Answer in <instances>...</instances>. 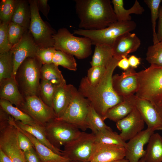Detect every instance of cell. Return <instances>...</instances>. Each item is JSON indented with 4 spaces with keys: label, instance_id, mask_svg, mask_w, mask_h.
I'll list each match as a JSON object with an SVG mask.
<instances>
[{
    "label": "cell",
    "instance_id": "obj_14",
    "mask_svg": "<svg viewBox=\"0 0 162 162\" xmlns=\"http://www.w3.org/2000/svg\"><path fill=\"white\" fill-rule=\"evenodd\" d=\"M130 67L121 74L112 76L113 89L119 96L124 97L135 94L138 87L137 72Z\"/></svg>",
    "mask_w": 162,
    "mask_h": 162
},
{
    "label": "cell",
    "instance_id": "obj_42",
    "mask_svg": "<svg viewBox=\"0 0 162 162\" xmlns=\"http://www.w3.org/2000/svg\"><path fill=\"white\" fill-rule=\"evenodd\" d=\"M56 50L54 47L46 48H40L36 57L43 64L52 63L53 58Z\"/></svg>",
    "mask_w": 162,
    "mask_h": 162
},
{
    "label": "cell",
    "instance_id": "obj_49",
    "mask_svg": "<svg viewBox=\"0 0 162 162\" xmlns=\"http://www.w3.org/2000/svg\"><path fill=\"white\" fill-rule=\"evenodd\" d=\"M157 36L158 41H162V16L159 15Z\"/></svg>",
    "mask_w": 162,
    "mask_h": 162
},
{
    "label": "cell",
    "instance_id": "obj_15",
    "mask_svg": "<svg viewBox=\"0 0 162 162\" xmlns=\"http://www.w3.org/2000/svg\"><path fill=\"white\" fill-rule=\"evenodd\" d=\"M145 123L136 107L126 116L117 122L116 126L121 131L120 136L126 142L143 130Z\"/></svg>",
    "mask_w": 162,
    "mask_h": 162
},
{
    "label": "cell",
    "instance_id": "obj_12",
    "mask_svg": "<svg viewBox=\"0 0 162 162\" xmlns=\"http://www.w3.org/2000/svg\"><path fill=\"white\" fill-rule=\"evenodd\" d=\"M0 149L12 162H26L24 153L19 145L16 129L11 124L0 130Z\"/></svg>",
    "mask_w": 162,
    "mask_h": 162
},
{
    "label": "cell",
    "instance_id": "obj_47",
    "mask_svg": "<svg viewBox=\"0 0 162 162\" xmlns=\"http://www.w3.org/2000/svg\"><path fill=\"white\" fill-rule=\"evenodd\" d=\"M117 66L124 71L127 70L130 67L128 59L127 57H123L119 60L117 64Z\"/></svg>",
    "mask_w": 162,
    "mask_h": 162
},
{
    "label": "cell",
    "instance_id": "obj_48",
    "mask_svg": "<svg viewBox=\"0 0 162 162\" xmlns=\"http://www.w3.org/2000/svg\"><path fill=\"white\" fill-rule=\"evenodd\" d=\"M130 67L136 68L140 63V59L134 55L130 56L128 59Z\"/></svg>",
    "mask_w": 162,
    "mask_h": 162
},
{
    "label": "cell",
    "instance_id": "obj_22",
    "mask_svg": "<svg viewBox=\"0 0 162 162\" xmlns=\"http://www.w3.org/2000/svg\"><path fill=\"white\" fill-rule=\"evenodd\" d=\"M0 98L9 101L19 109L21 107L24 98L19 90L15 77L0 81Z\"/></svg>",
    "mask_w": 162,
    "mask_h": 162
},
{
    "label": "cell",
    "instance_id": "obj_50",
    "mask_svg": "<svg viewBox=\"0 0 162 162\" xmlns=\"http://www.w3.org/2000/svg\"><path fill=\"white\" fill-rule=\"evenodd\" d=\"M0 162H12L10 158L0 149Z\"/></svg>",
    "mask_w": 162,
    "mask_h": 162
},
{
    "label": "cell",
    "instance_id": "obj_7",
    "mask_svg": "<svg viewBox=\"0 0 162 162\" xmlns=\"http://www.w3.org/2000/svg\"><path fill=\"white\" fill-rule=\"evenodd\" d=\"M31 10L28 30L40 48L54 47L53 36L56 32L49 24L44 21L39 14L36 0H28Z\"/></svg>",
    "mask_w": 162,
    "mask_h": 162
},
{
    "label": "cell",
    "instance_id": "obj_31",
    "mask_svg": "<svg viewBox=\"0 0 162 162\" xmlns=\"http://www.w3.org/2000/svg\"><path fill=\"white\" fill-rule=\"evenodd\" d=\"M95 136L96 143L117 145L125 148L127 146V143L119 134L113 131L110 127L103 130Z\"/></svg>",
    "mask_w": 162,
    "mask_h": 162
},
{
    "label": "cell",
    "instance_id": "obj_2",
    "mask_svg": "<svg viewBox=\"0 0 162 162\" xmlns=\"http://www.w3.org/2000/svg\"><path fill=\"white\" fill-rule=\"evenodd\" d=\"M79 27L88 30L106 28L117 22L110 0H75Z\"/></svg>",
    "mask_w": 162,
    "mask_h": 162
},
{
    "label": "cell",
    "instance_id": "obj_27",
    "mask_svg": "<svg viewBox=\"0 0 162 162\" xmlns=\"http://www.w3.org/2000/svg\"><path fill=\"white\" fill-rule=\"evenodd\" d=\"M15 121L16 124L20 128L30 134L39 141L55 153L62 155V150L54 147L47 140L45 134L44 126L39 124L29 125L24 124L19 121Z\"/></svg>",
    "mask_w": 162,
    "mask_h": 162
},
{
    "label": "cell",
    "instance_id": "obj_19",
    "mask_svg": "<svg viewBox=\"0 0 162 162\" xmlns=\"http://www.w3.org/2000/svg\"><path fill=\"white\" fill-rule=\"evenodd\" d=\"M140 44V40L135 34L124 33L116 39L112 46L113 57L120 60L136 51Z\"/></svg>",
    "mask_w": 162,
    "mask_h": 162
},
{
    "label": "cell",
    "instance_id": "obj_17",
    "mask_svg": "<svg viewBox=\"0 0 162 162\" xmlns=\"http://www.w3.org/2000/svg\"><path fill=\"white\" fill-rule=\"evenodd\" d=\"M123 146L95 142L90 162H110L125 158Z\"/></svg>",
    "mask_w": 162,
    "mask_h": 162
},
{
    "label": "cell",
    "instance_id": "obj_20",
    "mask_svg": "<svg viewBox=\"0 0 162 162\" xmlns=\"http://www.w3.org/2000/svg\"><path fill=\"white\" fill-rule=\"evenodd\" d=\"M136 97V107L147 124V128L154 131L162 130V118L154 105L146 100Z\"/></svg>",
    "mask_w": 162,
    "mask_h": 162
},
{
    "label": "cell",
    "instance_id": "obj_16",
    "mask_svg": "<svg viewBox=\"0 0 162 162\" xmlns=\"http://www.w3.org/2000/svg\"><path fill=\"white\" fill-rule=\"evenodd\" d=\"M152 130L148 128L143 130L127 143L125 158L128 162H138L143 157L146 151L144 149L151 136L154 133Z\"/></svg>",
    "mask_w": 162,
    "mask_h": 162
},
{
    "label": "cell",
    "instance_id": "obj_52",
    "mask_svg": "<svg viewBox=\"0 0 162 162\" xmlns=\"http://www.w3.org/2000/svg\"><path fill=\"white\" fill-rule=\"evenodd\" d=\"M110 162H128V161L125 158L119 160L114 161Z\"/></svg>",
    "mask_w": 162,
    "mask_h": 162
},
{
    "label": "cell",
    "instance_id": "obj_35",
    "mask_svg": "<svg viewBox=\"0 0 162 162\" xmlns=\"http://www.w3.org/2000/svg\"><path fill=\"white\" fill-rule=\"evenodd\" d=\"M57 86L49 82L41 80L39 97L47 105L52 108L53 96Z\"/></svg>",
    "mask_w": 162,
    "mask_h": 162
},
{
    "label": "cell",
    "instance_id": "obj_45",
    "mask_svg": "<svg viewBox=\"0 0 162 162\" xmlns=\"http://www.w3.org/2000/svg\"><path fill=\"white\" fill-rule=\"evenodd\" d=\"M38 10L40 11L47 19L50 10L47 0H36Z\"/></svg>",
    "mask_w": 162,
    "mask_h": 162
},
{
    "label": "cell",
    "instance_id": "obj_30",
    "mask_svg": "<svg viewBox=\"0 0 162 162\" xmlns=\"http://www.w3.org/2000/svg\"><path fill=\"white\" fill-rule=\"evenodd\" d=\"M0 108L12 117L16 121H19L24 124L31 125L39 124L30 116L16 107L14 106L7 100L0 99Z\"/></svg>",
    "mask_w": 162,
    "mask_h": 162
},
{
    "label": "cell",
    "instance_id": "obj_37",
    "mask_svg": "<svg viewBox=\"0 0 162 162\" xmlns=\"http://www.w3.org/2000/svg\"><path fill=\"white\" fill-rule=\"evenodd\" d=\"M144 2L150 10L152 29L153 42V44H156L159 42L157 39L155 30L156 21L159 17V7L162 0H145Z\"/></svg>",
    "mask_w": 162,
    "mask_h": 162
},
{
    "label": "cell",
    "instance_id": "obj_5",
    "mask_svg": "<svg viewBox=\"0 0 162 162\" xmlns=\"http://www.w3.org/2000/svg\"><path fill=\"white\" fill-rule=\"evenodd\" d=\"M54 47L59 50L83 59L92 54V41L88 38L75 36L67 28L59 29L53 35Z\"/></svg>",
    "mask_w": 162,
    "mask_h": 162
},
{
    "label": "cell",
    "instance_id": "obj_11",
    "mask_svg": "<svg viewBox=\"0 0 162 162\" xmlns=\"http://www.w3.org/2000/svg\"><path fill=\"white\" fill-rule=\"evenodd\" d=\"M20 109L43 126L56 118L52 108L46 104L37 96L24 98Z\"/></svg>",
    "mask_w": 162,
    "mask_h": 162
},
{
    "label": "cell",
    "instance_id": "obj_18",
    "mask_svg": "<svg viewBox=\"0 0 162 162\" xmlns=\"http://www.w3.org/2000/svg\"><path fill=\"white\" fill-rule=\"evenodd\" d=\"M8 123L18 128L29 139L41 162H72L64 157L55 153L30 134L20 128L16 124L14 118L10 116Z\"/></svg>",
    "mask_w": 162,
    "mask_h": 162
},
{
    "label": "cell",
    "instance_id": "obj_13",
    "mask_svg": "<svg viewBox=\"0 0 162 162\" xmlns=\"http://www.w3.org/2000/svg\"><path fill=\"white\" fill-rule=\"evenodd\" d=\"M39 49L29 30H27L20 41L13 46L11 50L13 54L14 63L12 76L14 77L19 67L26 58L36 57Z\"/></svg>",
    "mask_w": 162,
    "mask_h": 162
},
{
    "label": "cell",
    "instance_id": "obj_43",
    "mask_svg": "<svg viewBox=\"0 0 162 162\" xmlns=\"http://www.w3.org/2000/svg\"><path fill=\"white\" fill-rule=\"evenodd\" d=\"M15 128L17 130L19 145L21 149L25 152L34 148L33 145L29 139L18 128Z\"/></svg>",
    "mask_w": 162,
    "mask_h": 162
},
{
    "label": "cell",
    "instance_id": "obj_4",
    "mask_svg": "<svg viewBox=\"0 0 162 162\" xmlns=\"http://www.w3.org/2000/svg\"><path fill=\"white\" fill-rule=\"evenodd\" d=\"M43 65L36 57L26 58L20 65L14 76L19 90L24 98L39 97L40 70Z\"/></svg>",
    "mask_w": 162,
    "mask_h": 162
},
{
    "label": "cell",
    "instance_id": "obj_6",
    "mask_svg": "<svg viewBox=\"0 0 162 162\" xmlns=\"http://www.w3.org/2000/svg\"><path fill=\"white\" fill-rule=\"evenodd\" d=\"M136 26V23L133 20L117 21L102 29L88 30L79 28L75 30L73 34L89 38L92 45L101 44L112 46L118 37L124 33L134 30Z\"/></svg>",
    "mask_w": 162,
    "mask_h": 162
},
{
    "label": "cell",
    "instance_id": "obj_33",
    "mask_svg": "<svg viewBox=\"0 0 162 162\" xmlns=\"http://www.w3.org/2000/svg\"><path fill=\"white\" fill-rule=\"evenodd\" d=\"M87 122L88 128L90 129L95 135L103 130L110 127L106 124L102 118L91 104L87 116Z\"/></svg>",
    "mask_w": 162,
    "mask_h": 162
},
{
    "label": "cell",
    "instance_id": "obj_36",
    "mask_svg": "<svg viewBox=\"0 0 162 162\" xmlns=\"http://www.w3.org/2000/svg\"><path fill=\"white\" fill-rule=\"evenodd\" d=\"M146 59L151 64L162 66V41L148 47Z\"/></svg>",
    "mask_w": 162,
    "mask_h": 162
},
{
    "label": "cell",
    "instance_id": "obj_34",
    "mask_svg": "<svg viewBox=\"0 0 162 162\" xmlns=\"http://www.w3.org/2000/svg\"><path fill=\"white\" fill-rule=\"evenodd\" d=\"M52 63L70 70L76 71L77 69V64L74 56L60 50H56Z\"/></svg>",
    "mask_w": 162,
    "mask_h": 162
},
{
    "label": "cell",
    "instance_id": "obj_24",
    "mask_svg": "<svg viewBox=\"0 0 162 162\" xmlns=\"http://www.w3.org/2000/svg\"><path fill=\"white\" fill-rule=\"evenodd\" d=\"M31 20V10L28 0H16L11 22L28 30Z\"/></svg>",
    "mask_w": 162,
    "mask_h": 162
},
{
    "label": "cell",
    "instance_id": "obj_32",
    "mask_svg": "<svg viewBox=\"0 0 162 162\" xmlns=\"http://www.w3.org/2000/svg\"><path fill=\"white\" fill-rule=\"evenodd\" d=\"M14 69L13 56L11 51L0 54V81L11 77Z\"/></svg>",
    "mask_w": 162,
    "mask_h": 162
},
{
    "label": "cell",
    "instance_id": "obj_41",
    "mask_svg": "<svg viewBox=\"0 0 162 162\" xmlns=\"http://www.w3.org/2000/svg\"><path fill=\"white\" fill-rule=\"evenodd\" d=\"M9 24L0 21V54L10 50L12 48L8 35Z\"/></svg>",
    "mask_w": 162,
    "mask_h": 162
},
{
    "label": "cell",
    "instance_id": "obj_44",
    "mask_svg": "<svg viewBox=\"0 0 162 162\" xmlns=\"http://www.w3.org/2000/svg\"><path fill=\"white\" fill-rule=\"evenodd\" d=\"M24 153L26 162H41L34 147Z\"/></svg>",
    "mask_w": 162,
    "mask_h": 162
},
{
    "label": "cell",
    "instance_id": "obj_8",
    "mask_svg": "<svg viewBox=\"0 0 162 162\" xmlns=\"http://www.w3.org/2000/svg\"><path fill=\"white\" fill-rule=\"evenodd\" d=\"M95 142L94 134L82 131L78 137L64 146L62 155L72 162H90Z\"/></svg>",
    "mask_w": 162,
    "mask_h": 162
},
{
    "label": "cell",
    "instance_id": "obj_23",
    "mask_svg": "<svg viewBox=\"0 0 162 162\" xmlns=\"http://www.w3.org/2000/svg\"><path fill=\"white\" fill-rule=\"evenodd\" d=\"M120 103L110 109L106 114L105 119L108 118L116 122L128 115L136 108L135 94L124 97Z\"/></svg>",
    "mask_w": 162,
    "mask_h": 162
},
{
    "label": "cell",
    "instance_id": "obj_51",
    "mask_svg": "<svg viewBox=\"0 0 162 162\" xmlns=\"http://www.w3.org/2000/svg\"><path fill=\"white\" fill-rule=\"evenodd\" d=\"M154 107L162 118V100L158 105Z\"/></svg>",
    "mask_w": 162,
    "mask_h": 162
},
{
    "label": "cell",
    "instance_id": "obj_26",
    "mask_svg": "<svg viewBox=\"0 0 162 162\" xmlns=\"http://www.w3.org/2000/svg\"><path fill=\"white\" fill-rule=\"evenodd\" d=\"M143 157L145 162H162V136L158 133H154L148 142Z\"/></svg>",
    "mask_w": 162,
    "mask_h": 162
},
{
    "label": "cell",
    "instance_id": "obj_3",
    "mask_svg": "<svg viewBox=\"0 0 162 162\" xmlns=\"http://www.w3.org/2000/svg\"><path fill=\"white\" fill-rule=\"evenodd\" d=\"M137 73L138 87L135 95L155 106L162 100V66L151 64Z\"/></svg>",
    "mask_w": 162,
    "mask_h": 162
},
{
    "label": "cell",
    "instance_id": "obj_10",
    "mask_svg": "<svg viewBox=\"0 0 162 162\" xmlns=\"http://www.w3.org/2000/svg\"><path fill=\"white\" fill-rule=\"evenodd\" d=\"M90 101L76 89L63 115L56 119L68 122L82 131L88 128L87 118Z\"/></svg>",
    "mask_w": 162,
    "mask_h": 162
},
{
    "label": "cell",
    "instance_id": "obj_28",
    "mask_svg": "<svg viewBox=\"0 0 162 162\" xmlns=\"http://www.w3.org/2000/svg\"><path fill=\"white\" fill-rule=\"evenodd\" d=\"M113 57L112 46L101 44L95 45L93 55L90 64L92 66L106 67Z\"/></svg>",
    "mask_w": 162,
    "mask_h": 162
},
{
    "label": "cell",
    "instance_id": "obj_38",
    "mask_svg": "<svg viewBox=\"0 0 162 162\" xmlns=\"http://www.w3.org/2000/svg\"><path fill=\"white\" fill-rule=\"evenodd\" d=\"M16 0H2L0 2V21L9 24L14 11Z\"/></svg>",
    "mask_w": 162,
    "mask_h": 162
},
{
    "label": "cell",
    "instance_id": "obj_53",
    "mask_svg": "<svg viewBox=\"0 0 162 162\" xmlns=\"http://www.w3.org/2000/svg\"><path fill=\"white\" fill-rule=\"evenodd\" d=\"M159 15L162 16V7L160 9Z\"/></svg>",
    "mask_w": 162,
    "mask_h": 162
},
{
    "label": "cell",
    "instance_id": "obj_1",
    "mask_svg": "<svg viewBox=\"0 0 162 162\" xmlns=\"http://www.w3.org/2000/svg\"><path fill=\"white\" fill-rule=\"evenodd\" d=\"M119 60L112 58L106 67L104 75L96 85H90L85 76L79 85V92L88 99L104 121L107 111L123 100V97L115 92L112 84L113 73Z\"/></svg>",
    "mask_w": 162,
    "mask_h": 162
},
{
    "label": "cell",
    "instance_id": "obj_39",
    "mask_svg": "<svg viewBox=\"0 0 162 162\" xmlns=\"http://www.w3.org/2000/svg\"><path fill=\"white\" fill-rule=\"evenodd\" d=\"M26 31L15 23L11 22L9 23L8 35L9 42L12 47L20 41Z\"/></svg>",
    "mask_w": 162,
    "mask_h": 162
},
{
    "label": "cell",
    "instance_id": "obj_40",
    "mask_svg": "<svg viewBox=\"0 0 162 162\" xmlns=\"http://www.w3.org/2000/svg\"><path fill=\"white\" fill-rule=\"evenodd\" d=\"M106 70V67L93 66L87 71V76H85L88 82L92 85L97 84L101 79Z\"/></svg>",
    "mask_w": 162,
    "mask_h": 162
},
{
    "label": "cell",
    "instance_id": "obj_9",
    "mask_svg": "<svg viewBox=\"0 0 162 162\" xmlns=\"http://www.w3.org/2000/svg\"><path fill=\"white\" fill-rule=\"evenodd\" d=\"M44 128L47 140L53 146L60 149L61 147L77 138L82 132L72 124L56 118L47 123Z\"/></svg>",
    "mask_w": 162,
    "mask_h": 162
},
{
    "label": "cell",
    "instance_id": "obj_21",
    "mask_svg": "<svg viewBox=\"0 0 162 162\" xmlns=\"http://www.w3.org/2000/svg\"><path fill=\"white\" fill-rule=\"evenodd\" d=\"M76 89L70 84L56 87L53 97L52 106L56 118L63 115Z\"/></svg>",
    "mask_w": 162,
    "mask_h": 162
},
{
    "label": "cell",
    "instance_id": "obj_46",
    "mask_svg": "<svg viewBox=\"0 0 162 162\" xmlns=\"http://www.w3.org/2000/svg\"><path fill=\"white\" fill-rule=\"evenodd\" d=\"M9 115L0 108V130L9 125L8 120Z\"/></svg>",
    "mask_w": 162,
    "mask_h": 162
},
{
    "label": "cell",
    "instance_id": "obj_25",
    "mask_svg": "<svg viewBox=\"0 0 162 162\" xmlns=\"http://www.w3.org/2000/svg\"><path fill=\"white\" fill-rule=\"evenodd\" d=\"M111 2L113 6L114 11L118 22L131 20L130 14L141 15L145 11L137 0H135L132 7L128 9H126L124 8L123 0H112Z\"/></svg>",
    "mask_w": 162,
    "mask_h": 162
},
{
    "label": "cell",
    "instance_id": "obj_54",
    "mask_svg": "<svg viewBox=\"0 0 162 162\" xmlns=\"http://www.w3.org/2000/svg\"><path fill=\"white\" fill-rule=\"evenodd\" d=\"M138 162H145L144 159V158H141L139 161Z\"/></svg>",
    "mask_w": 162,
    "mask_h": 162
},
{
    "label": "cell",
    "instance_id": "obj_29",
    "mask_svg": "<svg viewBox=\"0 0 162 162\" xmlns=\"http://www.w3.org/2000/svg\"><path fill=\"white\" fill-rule=\"evenodd\" d=\"M58 66L53 63L43 64L40 70V79L49 82L57 87L66 84Z\"/></svg>",
    "mask_w": 162,
    "mask_h": 162
}]
</instances>
